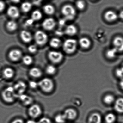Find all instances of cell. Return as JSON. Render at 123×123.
Listing matches in <instances>:
<instances>
[{
    "label": "cell",
    "mask_w": 123,
    "mask_h": 123,
    "mask_svg": "<svg viewBox=\"0 0 123 123\" xmlns=\"http://www.w3.org/2000/svg\"><path fill=\"white\" fill-rule=\"evenodd\" d=\"M26 87L25 83L22 81H18L13 87L16 92L18 94V95L23 94L26 90Z\"/></svg>",
    "instance_id": "obj_10"
},
{
    "label": "cell",
    "mask_w": 123,
    "mask_h": 123,
    "mask_svg": "<svg viewBox=\"0 0 123 123\" xmlns=\"http://www.w3.org/2000/svg\"><path fill=\"white\" fill-rule=\"evenodd\" d=\"M76 6L78 9L82 10L85 8V3L82 0H79L76 2Z\"/></svg>",
    "instance_id": "obj_34"
},
{
    "label": "cell",
    "mask_w": 123,
    "mask_h": 123,
    "mask_svg": "<svg viewBox=\"0 0 123 123\" xmlns=\"http://www.w3.org/2000/svg\"><path fill=\"white\" fill-rule=\"evenodd\" d=\"M35 42L38 45L43 46L45 45L48 40L47 34L42 31H37L34 34Z\"/></svg>",
    "instance_id": "obj_5"
},
{
    "label": "cell",
    "mask_w": 123,
    "mask_h": 123,
    "mask_svg": "<svg viewBox=\"0 0 123 123\" xmlns=\"http://www.w3.org/2000/svg\"><path fill=\"white\" fill-rule=\"evenodd\" d=\"M3 75L5 78L7 79H11L14 76L15 72L12 68H7L3 70Z\"/></svg>",
    "instance_id": "obj_21"
},
{
    "label": "cell",
    "mask_w": 123,
    "mask_h": 123,
    "mask_svg": "<svg viewBox=\"0 0 123 123\" xmlns=\"http://www.w3.org/2000/svg\"><path fill=\"white\" fill-rule=\"evenodd\" d=\"M101 116L98 113H92L89 116L88 120V123H101Z\"/></svg>",
    "instance_id": "obj_16"
},
{
    "label": "cell",
    "mask_w": 123,
    "mask_h": 123,
    "mask_svg": "<svg viewBox=\"0 0 123 123\" xmlns=\"http://www.w3.org/2000/svg\"><path fill=\"white\" fill-rule=\"evenodd\" d=\"M48 57L50 61L54 64H58L62 62L63 59V54L59 51H52L49 52Z\"/></svg>",
    "instance_id": "obj_6"
},
{
    "label": "cell",
    "mask_w": 123,
    "mask_h": 123,
    "mask_svg": "<svg viewBox=\"0 0 123 123\" xmlns=\"http://www.w3.org/2000/svg\"><path fill=\"white\" fill-rule=\"evenodd\" d=\"M62 41L59 39L57 38H52L50 40L49 44L52 48H58L62 45Z\"/></svg>",
    "instance_id": "obj_24"
},
{
    "label": "cell",
    "mask_w": 123,
    "mask_h": 123,
    "mask_svg": "<svg viewBox=\"0 0 123 123\" xmlns=\"http://www.w3.org/2000/svg\"><path fill=\"white\" fill-rule=\"evenodd\" d=\"M42 0H34V4L36 5H38L39 4H40L41 3Z\"/></svg>",
    "instance_id": "obj_42"
},
{
    "label": "cell",
    "mask_w": 123,
    "mask_h": 123,
    "mask_svg": "<svg viewBox=\"0 0 123 123\" xmlns=\"http://www.w3.org/2000/svg\"><path fill=\"white\" fill-rule=\"evenodd\" d=\"M34 22V21L33 19L31 18V19H29V20H28L26 21V24H27L28 25H32Z\"/></svg>",
    "instance_id": "obj_41"
},
{
    "label": "cell",
    "mask_w": 123,
    "mask_h": 123,
    "mask_svg": "<svg viewBox=\"0 0 123 123\" xmlns=\"http://www.w3.org/2000/svg\"><path fill=\"white\" fill-rule=\"evenodd\" d=\"M56 68L53 65H49L46 68L47 73L51 75L54 74L56 72Z\"/></svg>",
    "instance_id": "obj_32"
},
{
    "label": "cell",
    "mask_w": 123,
    "mask_h": 123,
    "mask_svg": "<svg viewBox=\"0 0 123 123\" xmlns=\"http://www.w3.org/2000/svg\"><path fill=\"white\" fill-rule=\"evenodd\" d=\"M28 50L30 53L34 54L37 51V48L36 46L32 44L29 46L28 48Z\"/></svg>",
    "instance_id": "obj_36"
},
{
    "label": "cell",
    "mask_w": 123,
    "mask_h": 123,
    "mask_svg": "<svg viewBox=\"0 0 123 123\" xmlns=\"http://www.w3.org/2000/svg\"><path fill=\"white\" fill-rule=\"evenodd\" d=\"M7 13L9 17L13 18H17L20 15L19 9L15 6H11L9 7L8 9Z\"/></svg>",
    "instance_id": "obj_12"
},
{
    "label": "cell",
    "mask_w": 123,
    "mask_h": 123,
    "mask_svg": "<svg viewBox=\"0 0 123 123\" xmlns=\"http://www.w3.org/2000/svg\"><path fill=\"white\" fill-rule=\"evenodd\" d=\"M38 83V86L43 91L46 93L51 92L54 87L53 80L49 78H43Z\"/></svg>",
    "instance_id": "obj_3"
},
{
    "label": "cell",
    "mask_w": 123,
    "mask_h": 123,
    "mask_svg": "<svg viewBox=\"0 0 123 123\" xmlns=\"http://www.w3.org/2000/svg\"><path fill=\"white\" fill-rule=\"evenodd\" d=\"M42 18V14L41 12L37 10L34 11L31 14V18L34 21L39 20Z\"/></svg>",
    "instance_id": "obj_27"
},
{
    "label": "cell",
    "mask_w": 123,
    "mask_h": 123,
    "mask_svg": "<svg viewBox=\"0 0 123 123\" xmlns=\"http://www.w3.org/2000/svg\"><path fill=\"white\" fill-rule=\"evenodd\" d=\"M119 85H120L121 88L123 90V78H122L121 80L120 81Z\"/></svg>",
    "instance_id": "obj_44"
},
{
    "label": "cell",
    "mask_w": 123,
    "mask_h": 123,
    "mask_svg": "<svg viewBox=\"0 0 123 123\" xmlns=\"http://www.w3.org/2000/svg\"><path fill=\"white\" fill-rule=\"evenodd\" d=\"M121 68L123 70V63L122 64V65L121 67Z\"/></svg>",
    "instance_id": "obj_47"
},
{
    "label": "cell",
    "mask_w": 123,
    "mask_h": 123,
    "mask_svg": "<svg viewBox=\"0 0 123 123\" xmlns=\"http://www.w3.org/2000/svg\"><path fill=\"white\" fill-rule=\"evenodd\" d=\"M118 52L117 49L113 47L107 50L106 52V56L108 59H112L116 57Z\"/></svg>",
    "instance_id": "obj_25"
},
{
    "label": "cell",
    "mask_w": 123,
    "mask_h": 123,
    "mask_svg": "<svg viewBox=\"0 0 123 123\" xmlns=\"http://www.w3.org/2000/svg\"><path fill=\"white\" fill-rule=\"evenodd\" d=\"M66 119L64 114H59L55 118V120L57 123H65Z\"/></svg>",
    "instance_id": "obj_31"
},
{
    "label": "cell",
    "mask_w": 123,
    "mask_h": 123,
    "mask_svg": "<svg viewBox=\"0 0 123 123\" xmlns=\"http://www.w3.org/2000/svg\"><path fill=\"white\" fill-rule=\"evenodd\" d=\"M65 32L68 36H73L77 33V29L74 25H70L66 27Z\"/></svg>",
    "instance_id": "obj_20"
},
{
    "label": "cell",
    "mask_w": 123,
    "mask_h": 123,
    "mask_svg": "<svg viewBox=\"0 0 123 123\" xmlns=\"http://www.w3.org/2000/svg\"><path fill=\"white\" fill-rule=\"evenodd\" d=\"M30 75L34 78H38L42 75V72L39 68L33 67L31 68L29 71Z\"/></svg>",
    "instance_id": "obj_19"
},
{
    "label": "cell",
    "mask_w": 123,
    "mask_h": 123,
    "mask_svg": "<svg viewBox=\"0 0 123 123\" xmlns=\"http://www.w3.org/2000/svg\"><path fill=\"white\" fill-rule=\"evenodd\" d=\"M115 74L117 77L119 78H123V70L121 68H118L116 69Z\"/></svg>",
    "instance_id": "obj_35"
},
{
    "label": "cell",
    "mask_w": 123,
    "mask_h": 123,
    "mask_svg": "<svg viewBox=\"0 0 123 123\" xmlns=\"http://www.w3.org/2000/svg\"><path fill=\"white\" fill-rule=\"evenodd\" d=\"M56 25V23L54 19L51 18H46L42 23L43 28L47 31L53 30Z\"/></svg>",
    "instance_id": "obj_8"
},
{
    "label": "cell",
    "mask_w": 123,
    "mask_h": 123,
    "mask_svg": "<svg viewBox=\"0 0 123 123\" xmlns=\"http://www.w3.org/2000/svg\"><path fill=\"white\" fill-rule=\"evenodd\" d=\"M38 123H52L49 118L46 117H43L38 121Z\"/></svg>",
    "instance_id": "obj_37"
},
{
    "label": "cell",
    "mask_w": 123,
    "mask_h": 123,
    "mask_svg": "<svg viewBox=\"0 0 123 123\" xmlns=\"http://www.w3.org/2000/svg\"><path fill=\"white\" fill-rule=\"evenodd\" d=\"M114 47L118 52L123 51V38L117 37L113 41Z\"/></svg>",
    "instance_id": "obj_11"
},
{
    "label": "cell",
    "mask_w": 123,
    "mask_h": 123,
    "mask_svg": "<svg viewBox=\"0 0 123 123\" xmlns=\"http://www.w3.org/2000/svg\"><path fill=\"white\" fill-rule=\"evenodd\" d=\"M22 52L18 49L11 50L8 54L9 59L13 62H17L20 60L22 57Z\"/></svg>",
    "instance_id": "obj_9"
},
{
    "label": "cell",
    "mask_w": 123,
    "mask_h": 123,
    "mask_svg": "<svg viewBox=\"0 0 123 123\" xmlns=\"http://www.w3.org/2000/svg\"><path fill=\"white\" fill-rule=\"evenodd\" d=\"M104 17L105 19L109 22L115 21L118 18L117 13L112 11H106L104 14Z\"/></svg>",
    "instance_id": "obj_15"
},
{
    "label": "cell",
    "mask_w": 123,
    "mask_h": 123,
    "mask_svg": "<svg viewBox=\"0 0 123 123\" xmlns=\"http://www.w3.org/2000/svg\"><path fill=\"white\" fill-rule=\"evenodd\" d=\"M77 42L73 39H69L65 41L62 45L64 51L67 54H72L77 49Z\"/></svg>",
    "instance_id": "obj_2"
},
{
    "label": "cell",
    "mask_w": 123,
    "mask_h": 123,
    "mask_svg": "<svg viewBox=\"0 0 123 123\" xmlns=\"http://www.w3.org/2000/svg\"><path fill=\"white\" fill-rule=\"evenodd\" d=\"M20 36L22 41L25 43H29L33 39V37L31 33L25 30L22 31L21 32Z\"/></svg>",
    "instance_id": "obj_14"
},
{
    "label": "cell",
    "mask_w": 123,
    "mask_h": 123,
    "mask_svg": "<svg viewBox=\"0 0 123 123\" xmlns=\"http://www.w3.org/2000/svg\"><path fill=\"white\" fill-rule=\"evenodd\" d=\"M79 44L82 48L84 49H87L90 47L91 44L90 41L86 37H83L79 40Z\"/></svg>",
    "instance_id": "obj_22"
},
{
    "label": "cell",
    "mask_w": 123,
    "mask_h": 123,
    "mask_svg": "<svg viewBox=\"0 0 123 123\" xmlns=\"http://www.w3.org/2000/svg\"><path fill=\"white\" fill-rule=\"evenodd\" d=\"M11 123H24V122L21 119L18 118L13 120Z\"/></svg>",
    "instance_id": "obj_40"
},
{
    "label": "cell",
    "mask_w": 123,
    "mask_h": 123,
    "mask_svg": "<svg viewBox=\"0 0 123 123\" xmlns=\"http://www.w3.org/2000/svg\"><path fill=\"white\" fill-rule=\"evenodd\" d=\"M114 101H115V98L114 96L111 94L106 95L104 97V102L105 104H108V105L111 104L114 102Z\"/></svg>",
    "instance_id": "obj_28"
},
{
    "label": "cell",
    "mask_w": 123,
    "mask_h": 123,
    "mask_svg": "<svg viewBox=\"0 0 123 123\" xmlns=\"http://www.w3.org/2000/svg\"><path fill=\"white\" fill-rule=\"evenodd\" d=\"M32 5L31 3L29 2H25L21 4V10L24 12H28L31 10L32 8Z\"/></svg>",
    "instance_id": "obj_29"
},
{
    "label": "cell",
    "mask_w": 123,
    "mask_h": 123,
    "mask_svg": "<svg viewBox=\"0 0 123 123\" xmlns=\"http://www.w3.org/2000/svg\"><path fill=\"white\" fill-rule=\"evenodd\" d=\"M11 1L15 3H19L20 1V0H11Z\"/></svg>",
    "instance_id": "obj_46"
},
{
    "label": "cell",
    "mask_w": 123,
    "mask_h": 123,
    "mask_svg": "<svg viewBox=\"0 0 123 123\" xmlns=\"http://www.w3.org/2000/svg\"><path fill=\"white\" fill-rule=\"evenodd\" d=\"M6 7L5 2L3 1L0 0V12H2L4 10Z\"/></svg>",
    "instance_id": "obj_39"
},
{
    "label": "cell",
    "mask_w": 123,
    "mask_h": 123,
    "mask_svg": "<svg viewBox=\"0 0 123 123\" xmlns=\"http://www.w3.org/2000/svg\"><path fill=\"white\" fill-rule=\"evenodd\" d=\"M3 99L7 103H11L13 102L17 97L16 92L13 87H7L3 91L2 93Z\"/></svg>",
    "instance_id": "obj_1"
},
{
    "label": "cell",
    "mask_w": 123,
    "mask_h": 123,
    "mask_svg": "<svg viewBox=\"0 0 123 123\" xmlns=\"http://www.w3.org/2000/svg\"><path fill=\"white\" fill-rule=\"evenodd\" d=\"M18 98L23 104L25 105H30L33 102V99L31 97L24 93L18 95Z\"/></svg>",
    "instance_id": "obj_17"
},
{
    "label": "cell",
    "mask_w": 123,
    "mask_h": 123,
    "mask_svg": "<svg viewBox=\"0 0 123 123\" xmlns=\"http://www.w3.org/2000/svg\"><path fill=\"white\" fill-rule=\"evenodd\" d=\"M67 119L72 120L75 119L77 116V113L75 109L68 108L65 111L64 113Z\"/></svg>",
    "instance_id": "obj_13"
},
{
    "label": "cell",
    "mask_w": 123,
    "mask_h": 123,
    "mask_svg": "<svg viewBox=\"0 0 123 123\" xmlns=\"http://www.w3.org/2000/svg\"><path fill=\"white\" fill-rule=\"evenodd\" d=\"M23 62L26 65H31L33 62V58L29 55H25L23 57Z\"/></svg>",
    "instance_id": "obj_33"
},
{
    "label": "cell",
    "mask_w": 123,
    "mask_h": 123,
    "mask_svg": "<svg viewBox=\"0 0 123 123\" xmlns=\"http://www.w3.org/2000/svg\"><path fill=\"white\" fill-rule=\"evenodd\" d=\"M42 111L41 107L38 104H35L31 106L28 109V114L30 117L35 118L41 114Z\"/></svg>",
    "instance_id": "obj_7"
},
{
    "label": "cell",
    "mask_w": 123,
    "mask_h": 123,
    "mask_svg": "<svg viewBox=\"0 0 123 123\" xmlns=\"http://www.w3.org/2000/svg\"><path fill=\"white\" fill-rule=\"evenodd\" d=\"M119 16L121 19L123 20V10L122 11L120 12L119 14Z\"/></svg>",
    "instance_id": "obj_43"
},
{
    "label": "cell",
    "mask_w": 123,
    "mask_h": 123,
    "mask_svg": "<svg viewBox=\"0 0 123 123\" xmlns=\"http://www.w3.org/2000/svg\"><path fill=\"white\" fill-rule=\"evenodd\" d=\"M116 120V116L112 113H108L105 116V121L106 123H113Z\"/></svg>",
    "instance_id": "obj_30"
},
{
    "label": "cell",
    "mask_w": 123,
    "mask_h": 123,
    "mask_svg": "<svg viewBox=\"0 0 123 123\" xmlns=\"http://www.w3.org/2000/svg\"><path fill=\"white\" fill-rule=\"evenodd\" d=\"M26 123H38L33 120H29L26 122Z\"/></svg>",
    "instance_id": "obj_45"
},
{
    "label": "cell",
    "mask_w": 123,
    "mask_h": 123,
    "mask_svg": "<svg viewBox=\"0 0 123 123\" xmlns=\"http://www.w3.org/2000/svg\"><path fill=\"white\" fill-rule=\"evenodd\" d=\"M43 10L45 13L48 15H52L55 12L54 7L51 5H45L43 8Z\"/></svg>",
    "instance_id": "obj_26"
},
{
    "label": "cell",
    "mask_w": 123,
    "mask_h": 123,
    "mask_svg": "<svg viewBox=\"0 0 123 123\" xmlns=\"http://www.w3.org/2000/svg\"><path fill=\"white\" fill-rule=\"evenodd\" d=\"M18 27L17 23L14 21H9L6 24L7 29L10 31H15L17 29Z\"/></svg>",
    "instance_id": "obj_23"
},
{
    "label": "cell",
    "mask_w": 123,
    "mask_h": 123,
    "mask_svg": "<svg viewBox=\"0 0 123 123\" xmlns=\"http://www.w3.org/2000/svg\"><path fill=\"white\" fill-rule=\"evenodd\" d=\"M29 86L33 88H35L38 86V83H37L34 81H31L29 82Z\"/></svg>",
    "instance_id": "obj_38"
},
{
    "label": "cell",
    "mask_w": 123,
    "mask_h": 123,
    "mask_svg": "<svg viewBox=\"0 0 123 123\" xmlns=\"http://www.w3.org/2000/svg\"><path fill=\"white\" fill-rule=\"evenodd\" d=\"M62 12L65 19L67 20H72L75 18L76 11L74 7L69 5L64 6L62 9Z\"/></svg>",
    "instance_id": "obj_4"
},
{
    "label": "cell",
    "mask_w": 123,
    "mask_h": 123,
    "mask_svg": "<svg viewBox=\"0 0 123 123\" xmlns=\"http://www.w3.org/2000/svg\"><path fill=\"white\" fill-rule=\"evenodd\" d=\"M114 108L118 113H123V98H119L115 101Z\"/></svg>",
    "instance_id": "obj_18"
}]
</instances>
